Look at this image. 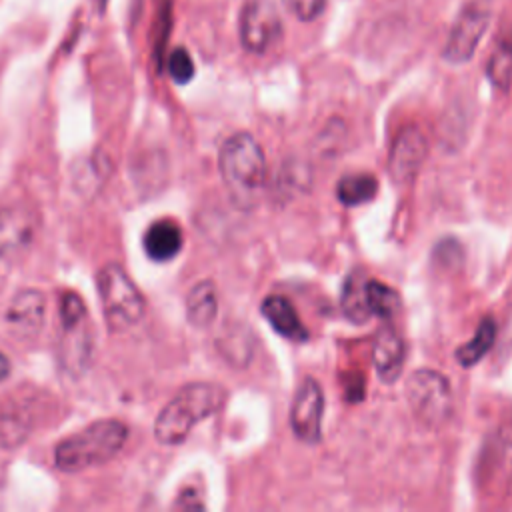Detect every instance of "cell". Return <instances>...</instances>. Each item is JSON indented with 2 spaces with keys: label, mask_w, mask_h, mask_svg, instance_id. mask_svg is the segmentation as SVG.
I'll return each instance as SVG.
<instances>
[{
  "label": "cell",
  "mask_w": 512,
  "mask_h": 512,
  "mask_svg": "<svg viewBox=\"0 0 512 512\" xmlns=\"http://www.w3.org/2000/svg\"><path fill=\"white\" fill-rule=\"evenodd\" d=\"M218 168L230 198L242 208L254 206L266 178V158L254 136L238 132L226 138L218 154Z\"/></svg>",
  "instance_id": "obj_1"
},
{
  "label": "cell",
  "mask_w": 512,
  "mask_h": 512,
  "mask_svg": "<svg viewBox=\"0 0 512 512\" xmlns=\"http://www.w3.org/2000/svg\"><path fill=\"white\" fill-rule=\"evenodd\" d=\"M224 402V390L210 382L184 386L158 414L154 436L164 446L182 444L192 428L212 416Z\"/></svg>",
  "instance_id": "obj_2"
},
{
  "label": "cell",
  "mask_w": 512,
  "mask_h": 512,
  "mask_svg": "<svg viewBox=\"0 0 512 512\" xmlns=\"http://www.w3.org/2000/svg\"><path fill=\"white\" fill-rule=\"evenodd\" d=\"M126 438L128 428L120 420L92 422L56 446V468L62 472H82L106 464L122 450Z\"/></svg>",
  "instance_id": "obj_3"
},
{
  "label": "cell",
  "mask_w": 512,
  "mask_h": 512,
  "mask_svg": "<svg viewBox=\"0 0 512 512\" xmlns=\"http://www.w3.org/2000/svg\"><path fill=\"white\" fill-rule=\"evenodd\" d=\"M98 296L106 326L114 334L134 328L146 310V302L134 280L120 264H106L98 272Z\"/></svg>",
  "instance_id": "obj_4"
},
{
  "label": "cell",
  "mask_w": 512,
  "mask_h": 512,
  "mask_svg": "<svg viewBox=\"0 0 512 512\" xmlns=\"http://www.w3.org/2000/svg\"><path fill=\"white\" fill-rule=\"evenodd\" d=\"M408 406L424 424L440 426L452 414V390L446 376L422 368L412 372L406 386Z\"/></svg>",
  "instance_id": "obj_5"
},
{
  "label": "cell",
  "mask_w": 512,
  "mask_h": 512,
  "mask_svg": "<svg viewBox=\"0 0 512 512\" xmlns=\"http://www.w3.org/2000/svg\"><path fill=\"white\" fill-rule=\"evenodd\" d=\"M282 34L280 16L270 0H248L240 14V42L252 54H264Z\"/></svg>",
  "instance_id": "obj_6"
},
{
  "label": "cell",
  "mask_w": 512,
  "mask_h": 512,
  "mask_svg": "<svg viewBox=\"0 0 512 512\" xmlns=\"http://www.w3.org/2000/svg\"><path fill=\"white\" fill-rule=\"evenodd\" d=\"M322 416H324L322 388L314 378H304L294 394L292 408H290V426L294 436L304 444L320 442Z\"/></svg>",
  "instance_id": "obj_7"
},
{
  "label": "cell",
  "mask_w": 512,
  "mask_h": 512,
  "mask_svg": "<svg viewBox=\"0 0 512 512\" xmlns=\"http://www.w3.org/2000/svg\"><path fill=\"white\" fill-rule=\"evenodd\" d=\"M488 20H490V14L484 6L468 4L452 26V32L442 52L444 58L452 64H462L470 60L488 26Z\"/></svg>",
  "instance_id": "obj_8"
},
{
  "label": "cell",
  "mask_w": 512,
  "mask_h": 512,
  "mask_svg": "<svg viewBox=\"0 0 512 512\" xmlns=\"http://www.w3.org/2000/svg\"><path fill=\"white\" fill-rule=\"evenodd\" d=\"M426 138L416 126L402 128L390 148L388 172L398 184H408L420 170L426 158Z\"/></svg>",
  "instance_id": "obj_9"
},
{
  "label": "cell",
  "mask_w": 512,
  "mask_h": 512,
  "mask_svg": "<svg viewBox=\"0 0 512 512\" xmlns=\"http://www.w3.org/2000/svg\"><path fill=\"white\" fill-rule=\"evenodd\" d=\"M38 230V216L32 208L12 204L0 208V260L24 250Z\"/></svg>",
  "instance_id": "obj_10"
},
{
  "label": "cell",
  "mask_w": 512,
  "mask_h": 512,
  "mask_svg": "<svg viewBox=\"0 0 512 512\" xmlns=\"http://www.w3.org/2000/svg\"><path fill=\"white\" fill-rule=\"evenodd\" d=\"M46 300L38 290H22L10 302L4 322L14 338H32L44 324Z\"/></svg>",
  "instance_id": "obj_11"
},
{
  "label": "cell",
  "mask_w": 512,
  "mask_h": 512,
  "mask_svg": "<svg viewBox=\"0 0 512 512\" xmlns=\"http://www.w3.org/2000/svg\"><path fill=\"white\" fill-rule=\"evenodd\" d=\"M36 398H12L0 404V444L6 448L18 446L32 432L36 422Z\"/></svg>",
  "instance_id": "obj_12"
},
{
  "label": "cell",
  "mask_w": 512,
  "mask_h": 512,
  "mask_svg": "<svg viewBox=\"0 0 512 512\" xmlns=\"http://www.w3.org/2000/svg\"><path fill=\"white\" fill-rule=\"evenodd\" d=\"M404 358H406V348H404L402 336L390 326L378 330L374 348H372V362L378 378L386 384L398 380L404 368Z\"/></svg>",
  "instance_id": "obj_13"
},
{
  "label": "cell",
  "mask_w": 512,
  "mask_h": 512,
  "mask_svg": "<svg viewBox=\"0 0 512 512\" xmlns=\"http://www.w3.org/2000/svg\"><path fill=\"white\" fill-rule=\"evenodd\" d=\"M260 312L268 320V324L278 332L280 336L296 342H304L308 338V330L298 318L292 302L286 296L280 294H270L262 300Z\"/></svg>",
  "instance_id": "obj_14"
},
{
  "label": "cell",
  "mask_w": 512,
  "mask_h": 512,
  "mask_svg": "<svg viewBox=\"0 0 512 512\" xmlns=\"http://www.w3.org/2000/svg\"><path fill=\"white\" fill-rule=\"evenodd\" d=\"M182 230L172 220H156L144 234V250L154 262H168L182 250Z\"/></svg>",
  "instance_id": "obj_15"
},
{
  "label": "cell",
  "mask_w": 512,
  "mask_h": 512,
  "mask_svg": "<svg viewBox=\"0 0 512 512\" xmlns=\"http://www.w3.org/2000/svg\"><path fill=\"white\" fill-rule=\"evenodd\" d=\"M216 314H218L216 286L210 280H202L196 286H192L186 298L188 322L196 328H206L214 322Z\"/></svg>",
  "instance_id": "obj_16"
},
{
  "label": "cell",
  "mask_w": 512,
  "mask_h": 512,
  "mask_svg": "<svg viewBox=\"0 0 512 512\" xmlns=\"http://www.w3.org/2000/svg\"><path fill=\"white\" fill-rule=\"evenodd\" d=\"M366 276L362 272H352L342 286V312L354 324H366L372 316L366 300Z\"/></svg>",
  "instance_id": "obj_17"
},
{
  "label": "cell",
  "mask_w": 512,
  "mask_h": 512,
  "mask_svg": "<svg viewBox=\"0 0 512 512\" xmlns=\"http://www.w3.org/2000/svg\"><path fill=\"white\" fill-rule=\"evenodd\" d=\"M494 340H496V322L492 316H486L480 320L474 336L466 344L456 348L454 356H456L458 364L464 368L478 364L490 352Z\"/></svg>",
  "instance_id": "obj_18"
},
{
  "label": "cell",
  "mask_w": 512,
  "mask_h": 512,
  "mask_svg": "<svg viewBox=\"0 0 512 512\" xmlns=\"http://www.w3.org/2000/svg\"><path fill=\"white\" fill-rule=\"evenodd\" d=\"M378 182L370 174H348L336 184L338 202L344 206H360L376 196Z\"/></svg>",
  "instance_id": "obj_19"
},
{
  "label": "cell",
  "mask_w": 512,
  "mask_h": 512,
  "mask_svg": "<svg viewBox=\"0 0 512 512\" xmlns=\"http://www.w3.org/2000/svg\"><path fill=\"white\" fill-rule=\"evenodd\" d=\"M366 300L372 316L386 320L392 318L394 312L400 308L398 292L378 280H366Z\"/></svg>",
  "instance_id": "obj_20"
},
{
  "label": "cell",
  "mask_w": 512,
  "mask_h": 512,
  "mask_svg": "<svg viewBox=\"0 0 512 512\" xmlns=\"http://www.w3.org/2000/svg\"><path fill=\"white\" fill-rule=\"evenodd\" d=\"M486 76L494 88L508 90L512 82V44L510 42H500L496 46V50L488 60Z\"/></svg>",
  "instance_id": "obj_21"
},
{
  "label": "cell",
  "mask_w": 512,
  "mask_h": 512,
  "mask_svg": "<svg viewBox=\"0 0 512 512\" xmlns=\"http://www.w3.org/2000/svg\"><path fill=\"white\" fill-rule=\"evenodd\" d=\"M494 448V460H490V474L512 480V426H502Z\"/></svg>",
  "instance_id": "obj_22"
},
{
  "label": "cell",
  "mask_w": 512,
  "mask_h": 512,
  "mask_svg": "<svg viewBox=\"0 0 512 512\" xmlns=\"http://www.w3.org/2000/svg\"><path fill=\"white\" fill-rule=\"evenodd\" d=\"M168 72L176 84H186L194 76V62L186 48H176L168 56Z\"/></svg>",
  "instance_id": "obj_23"
},
{
  "label": "cell",
  "mask_w": 512,
  "mask_h": 512,
  "mask_svg": "<svg viewBox=\"0 0 512 512\" xmlns=\"http://www.w3.org/2000/svg\"><path fill=\"white\" fill-rule=\"evenodd\" d=\"M284 4L296 18H300L302 22H310L322 14L326 0H284Z\"/></svg>",
  "instance_id": "obj_24"
},
{
  "label": "cell",
  "mask_w": 512,
  "mask_h": 512,
  "mask_svg": "<svg viewBox=\"0 0 512 512\" xmlns=\"http://www.w3.org/2000/svg\"><path fill=\"white\" fill-rule=\"evenodd\" d=\"M10 376V360L0 352V382H4Z\"/></svg>",
  "instance_id": "obj_25"
}]
</instances>
